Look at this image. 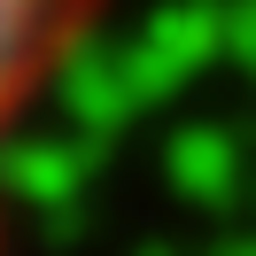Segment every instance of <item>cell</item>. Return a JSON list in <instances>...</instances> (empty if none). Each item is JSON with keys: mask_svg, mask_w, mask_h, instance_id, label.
<instances>
[{"mask_svg": "<svg viewBox=\"0 0 256 256\" xmlns=\"http://www.w3.org/2000/svg\"><path fill=\"white\" fill-rule=\"evenodd\" d=\"M94 16L101 0H0V140L24 116V101L70 70Z\"/></svg>", "mask_w": 256, "mask_h": 256, "instance_id": "6da1fadb", "label": "cell"}]
</instances>
